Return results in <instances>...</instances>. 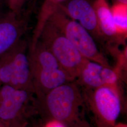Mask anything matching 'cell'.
<instances>
[{"label":"cell","instance_id":"cell-1","mask_svg":"<svg viewBox=\"0 0 127 127\" xmlns=\"http://www.w3.org/2000/svg\"><path fill=\"white\" fill-rule=\"evenodd\" d=\"M83 103L84 97L77 84L70 82L38 98L36 105L41 112L46 113L50 120L58 121L66 127H84Z\"/></svg>","mask_w":127,"mask_h":127},{"label":"cell","instance_id":"cell-14","mask_svg":"<svg viewBox=\"0 0 127 127\" xmlns=\"http://www.w3.org/2000/svg\"><path fill=\"white\" fill-rule=\"evenodd\" d=\"M9 10L20 16L23 15V8L27 0H6Z\"/></svg>","mask_w":127,"mask_h":127},{"label":"cell","instance_id":"cell-10","mask_svg":"<svg viewBox=\"0 0 127 127\" xmlns=\"http://www.w3.org/2000/svg\"><path fill=\"white\" fill-rule=\"evenodd\" d=\"M119 74L110 68L88 60L78 77V81L88 89L118 83Z\"/></svg>","mask_w":127,"mask_h":127},{"label":"cell","instance_id":"cell-5","mask_svg":"<svg viewBox=\"0 0 127 127\" xmlns=\"http://www.w3.org/2000/svg\"><path fill=\"white\" fill-rule=\"evenodd\" d=\"M48 21L58 27L87 59L112 68L98 50L93 37L77 21L70 18L60 6Z\"/></svg>","mask_w":127,"mask_h":127},{"label":"cell","instance_id":"cell-17","mask_svg":"<svg viewBox=\"0 0 127 127\" xmlns=\"http://www.w3.org/2000/svg\"><path fill=\"white\" fill-rule=\"evenodd\" d=\"M119 3L127 4V0H116Z\"/></svg>","mask_w":127,"mask_h":127},{"label":"cell","instance_id":"cell-3","mask_svg":"<svg viewBox=\"0 0 127 127\" xmlns=\"http://www.w3.org/2000/svg\"><path fill=\"white\" fill-rule=\"evenodd\" d=\"M38 41L53 55L71 82L78 78L89 59L82 55L58 27L47 21Z\"/></svg>","mask_w":127,"mask_h":127},{"label":"cell","instance_id":"cell-11","mask_svg":"<svg viewBox=\"0 0 127 127\" xmlns=\"http://www.w3.org/2000/svg\"><path fill=\"white\" fill-rule=\"evenodd\" d=\"M98 25L104 40L122 43L124 40L119 35L112 18L111 8L106 0H95L93 3Z\"/></svg>","mask_w":127,"mask_h":127},{"label":"cell","instance_id":"cell-4","mask_svg":"<svg viewBox=\"0 0 127 127\" xmlns=\"http://www.w3.org/2000/svg\"><path fill=\"white\" fill-rule=\"evenodd\" d=\"M27 48V41L22 38L0 55V82L35 94Z\"/></svg>","mask_w":127,"mask_h":127},{"label":"cell","instance_id":"cell-12","mask_svg":"<svg viewBox=\"0 0 127 127\" xmlns=\"http://www.w3.org/2000/svg\"><path fill=\"white\" fill-rule=\"evenodd\" d=\"M65 0H44L37 17L36 24L33 31L30 50H32L38 41L45 24Z\"/></svg>","mask_w":127,"mask_h":127},{"label":"cell","instance_id":"cell-19","mask_svg":"<svg viewBox=\"0 0 127 127\" xmlns=\"http://www.w3.org/2000/svg\"><path fill=\"white\" fill-rule=\"evenodd\" d=\"M0 84H1V82H0Z\"/></svg>","mask_w":127,"mask_h":127},{"label":"cell","instance_id":"cell-8","mask_svg":"<svg viewBox=\"0 0 127 127\" xmlns=\"http://www.w3.org/2000/svg\"><path fill=\"white\" fill-rule=\"evenodd\" d=\"M60 7L66 14L81 25L90 32L94 39L104 41L97 23L93 4L88 0H70L65 6Z\"/></svg>","mask_w":127,"mask_h":127},{"label":"cell","instance_id":"cell-9","mask_svg":"<svg viewBox=\"0 0 127 127\" xmlns=\"http://www.w3.org/2000/svg\"><path fill=\"white\" fill-rule=\"evenodd\" d=\"M28 20L9 10L0 18V55L21 40L28 28Z\"/></svg>","mask_w":127,"mask_h":127},{"label":"cell","instance_id":"cell-2","mask_svg":"<svg viewBox=\"0 0 127 127\" xmlns=\"http://www.w3.org/2000/svg\"><path fill=\"white\" fill-rule=\"evenodd\" d=\"M35 94L37 98L50 91L71 82L58 61L41 41L28 55Z\"/></svg>","mask_w":127,"mask_h":127},{"label":"cell","instance_id":"cell-13","mask_svg":"<svg viewBox=\"0 0 127 127\" xmlns=\"http://www.w3.org/2000/svg\"><path fill=\"white\" fill-rule=\"evenodd\" d=\"M111 11L117 32L125 40L127 35V4L117 2Z\"/></svg>","mask_w":127,"mask_h":127},{"label":"cell","instance_id":"cell-16","mask_svg":"<svg viewBox=\"0 0 127 127\" xmlns=\"http://www.w3.org/2000/svg\"><path fill=\"white\" fill-rule=\"evenodd\" d=\"M45 127H66L62 123L56 120H50L46 123Z\"/></svg>","mask_w":127,"mask_h":127},{"label":"cell","instance_id":"cell-18","mask_svg":"<svg viewBox=\"0 0 127 127\" xmlns=\"http://www.w3.org/2000/svg\"><path fill=\"white\" fill-rule=\"evenodd\" d=\"M0 127H6L5 126H4V125H2V124H0Z\"/></svg>","mask_w":127,"mask_h":127},{"label":"cell","instance_id":"cell-7","mask_svg":"<svg viewBox=\"0 0 127 127\" xmlns=\"http://www.w3.org/2000/svg\"><path fill=\"white\" fill-rule=\"evenodd\" d=\"M90 90L89 100L98 122L104 127H115L121 111L118 83Z\"/></svg>","mask_w":127,"mask_h":127},{"label":"cell","instance_id":"cell-15","mask_svg":"<svg viewBox=\"0 0 127 127\" xmlns=\"http://www.w3.org/2000/svg\"><path fill=\"white\" fill-rule=\"evenodd\" d=\"M6 0H0V18L9 10Z\"/></svg>","mask_w":127,"mask_h":127},{"label":"cell","instance_id":"cell-6","mask_svg":"<svg viewBox=\"0 0 127 127\" xmlns=\"http://www.w3.org/2000/svg\"><path fill=\"white\" fill-rule=\"evenodd\" d=\"M34 94L9 85L0 87V124L6 127H26Z\"/></svg>","mask_w":127,"mask_h":127}]
</instances>
